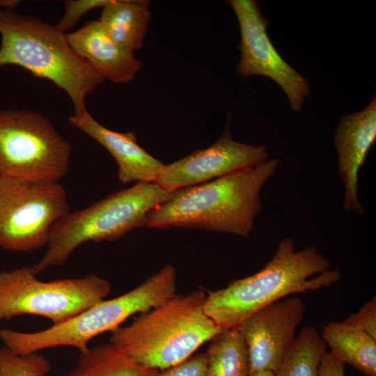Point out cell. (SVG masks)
Wrapping results in <instances>:
<instances>
[{
    "instance_id": "cell-10",
    "label": "cell",
    "mask_w": 376,
    "mask_h": 376,
    "mask_svg": "<svg viewBox=\"0 0 376 376\" xmlns=\"http://www.w3.org/2000/svg\"><path fill=\"white\" fill-rule=\"evenodd\" d=\"M239 23L241 40L238 74L244 77L262 75L276 82L286 94L295 111L302 108L310 91L306 79L280 56L267 34L269 21L262 13L259 1L230 0Z\"/></svg>"
},
{
    "instance_id": "cell-7",
    "label": "cell",
    "mask_w": 376,
    "mask_h": 376,
    "mask_svg": "<svg viewBox=\"0 0 376 376\" xmlns=\"http://www.w3.org/2000/svg\"><path fill=\"white\" fill-rule=\"evenodd\" d=\"M33 267L0 272V319L24 315L63 323L104 299L111 283L95 274L51 281L39 280Z\"/></svg>"
},
{
    "instance_id": "cell-20",
    "label": "cell",
    "mask_w": 376,
    "mask_h": 376,
    "mask_svg": "<svg viewBox=\"0 0 376 376\" xmlns=\"http://www.w3.org/2000/svg\"><path fill=\"white\" fill-rule=\"evenodd\" d=\"M326 344L313 327H304L285 354L274 376H319Z\"/></svg>"
},
{
    "instance_id": "cell-1",
    "label": "cell",
    "mask_w": 376,
    "mask_h": 376,
    "mask_svg": "<svg viewBox=\"0 0 376 376\" xmlns=\"http://www.w3.org/2000/svg\"><path fill=\"white\" fill-rule=\"evenodd\" d=\"M280 159H267L200 185L174 191L147 216L155 229L201 228L247 237L260 212V191L276 172Z\"/></svg>"
},
{
    "instance_id": "cell-15",
    "label": "cell",
    "mask_w": 376,
    "mask_h": 376,
    "mask_svg": "<svg viewBox=\"0 0 376 376\" xmlns=\"http://www.w3.org/2000/svg\"><path fill=\"white\" fill-rule=\"evenodd\" d=\"M65 36L72 49L104 80L115 84L128 83L141 68V61L134 53L116 43L98 19L89 21Z\"/></svg>"
},
{
    "instance_id": "cell-6",
    "label": "cell",
    "mask_w": 376,
    "mask_h": 376,
    "mask_svg": "<svg viewBox=\"0 0 376 376\" xmlns=\"http://www.w3.org/2000/svg\"><path fill=\"white\" fill-rule=\"evenodd\" d=\"M174 191L155 182H139L87 207L69 212L52 227L47 249L33 269L38 274L61 265L85 242L116 240L146 226L148 214Z\"/></svg>"
},
{
    "instance_id": "cell-12",
    "label": "cell",
    "mask_w": 376,
    "mask_h": 376,
    "mask_svg": "<svg viewBox=\"0 0 376 376\" xmlns=\"http://www.w3.org/2000/svg\"><path fill=\"white\" fill-rule=\"evenodd\" d=\"M305 310L298 297L282 299L260 308L236 327L246 346L250 373L275 374L297 336Z\"/></svg>"
},
{
    "instance_id": "cell-22",
    "label": "cell",
    "mask_w": 376,
    "mask_h": 376,
    "mask_svg": "<svg viewBox=\"0 0 376 376\" xmlns=\"http://www.w3.org/2000/svg\"><path fill=\"white\" fill-rule=\"evenodd\" d=\"M112 0H68L64 1L65 13L56 28L66 33L71 30L88 12L104 8Z\"/></svg>"
},
{
    "instance_id": "cell-5",
    "label": "cell",
    "mask_w": 376,
    "mask_h": 376,
    "mask_svg": "<svg viewBox=\"0 0 376 376\" xmlns=\"http://www.w3.org/2000/svg\"><path fill=\"white\" fill-rule=\"evenodd\" d=\"M176 269L167 265L139 285L116 297L102 299L59 324L36 332L0 329L4 347L17 355L56 347H72L80 352L89 342L112 331L130 317L147 312L175 295Z\"/></svg>"
},
{
    "instance_id": "cell-2",
    "label": "cell",
    "mask_w": 376,
    "mask_h": 376,
    "mask_svg": "<svg viewBox=\"0 0 376 376\" xmlns=\"http://www.w3.org/2000/svg\"><path fill=\"white\" fill-rule=\"evenodd\" d=\"M290 237L279 243L273 258L259 272L206 292L205 314L223 330L236 328L260 308L294 293L316 290L337 283L338 269L315 246L296 251Z\"/></svg>"
},
{
    "instance_id": "cell-27",
    "label": "cell",
    "mask_w": 376,
    "mask_h": 376,
    "mask_svg": "<svg viewBox=\"0 0 376 376\" xmlns=\"http://www.w3.org/2000/svg\"><path fill=\"white\" fill-rule=\"evenodd\" d=\"M249 376H274V374L270 371H258L250 373Z\"/></svg>"
},
{
    "instance_id": "cell-14",
    "label": "cell",
    "mask_w": 376,
    "mask_h": 376,
    "mask_svg": "<svg viewBox=\"0 0 376 376\" xmlns=\"http://www.w3.org/2000/svg\"><path fill=\"white\" fill-rule=\"evenodd\" d=\"M69 122L102 146L118 165V178L123 184L155 182L164 164L139 145L132 132H118L99 123L88 111L73 114Z\"/></svg>"
},
{
    "instance_id": "cell-19",
    "label": "cell",
    "mask_w": 376,
    "mask_h": 376,
    "mask_svg": "<svg viewBox=\"0 0 376 376\" xmlns=\"http://www.w3.org/2000/svg\"><path fill=\"white\" fill-rule=\"evenodd\" d=\"M210 341L205 352L208 376H249L247 349L237 328L224 329Z\"/></svg>"
},
{
    "instance_id": "cell-11",
    "label": "cell",
    "mask_w": 376,
    "mask_h": 376,
    "mask_svg": "<svg viewBox=\"0 0 376 376\" xmlns=\"http://www.w3.org/2000/svg\"><path fill=\"white\" fill-rule=\"evenodd\" d=\"M267 159L266 146L235 141L227 127L210 146L164 164L155 183L166 191H174L209 182Z\"/></svg>"
},
{
    "instance_id": "cell-26",
    "label": "cell",
    "mask_w": 376,
    "mask_h": 376,
    "mask_svg": "<svg viewBox=\"0 0 376 376\" xmlns=\"http://www.w3.org/2000/svg\"><path fill=\"white\" fill-rule=\"evenodd\" d=\"M20 3L18 0H0V8L13 11Z\"/></svg>"
},
{
    "instance_id": "cell-16",
    "label": "cell",
    "mask_w": 376,
    "mask_h": 376,
    "mask_svg": "<svg viewBox=\"0 0 376 376\" xmlns=\"http://www.w3.org/2000/svg\"><path fill=\"white\" fill-rule=\"evenodd\" d=\"M148 5L147 1L112 0L102 8L98 21L116 43L134 53L143 45L150 19Z\"/></svg>"
},
{
    "instance_id": "cell-3",
    "label": "cell",
    "mask_w": 376,
    "mask_h": 376,
    "mask_svg": "<svg viewBox=\"0 0 376 376\" xmlns=\"http://www.w3.org/2000/svg\"><path fill=\"white\" fill-rule=\"evenodd\" d=\"M205 297L203 290L175 294L113 330L109 343L145 368L159 370L180 363L223 330L204 312Z\"/></svg>"
},
{
    "instance_id": "cell-4",
    "label": "cell",
    "mask_w": 376,
    "mask_h": 376,
    "mask_svg": "<svg viewBox=\"0 0 376 376\" xmlns=\"http://www.w3.org/2000/svg\"><path fill=\"white\" fill-rule=\"evenodd\" d=\"M0 67L20 66L67 93L74 114L87 111L86 97L104 81L71 47L65 33L33 15L0 8Z\"/></svg>"
},
{
    "instance_id": "cell-25",
    "label": "cell",
    "mask_w": 376,
    "mask_h": 376,
    "mask_svg": "<svg viewBox=\"0 0 376 376\" xmlns=\"http://www.w3.org/2000/svg\"><path fill=\"white\" fill-rule=\"evenodd\" d=\"M345 366L343 362L325 351L320 361L319 376H345Z\"/></svg>"
},
{
    "instance_id": "cell-8",
    "label": "cell",
    "mask_w": 376,
    "mask_h": 376,
    "mask_svg": "<svg viewBox=\"0 0 376 376\" xmlns=\"http://www.w3.org/2000/svg\"><path fill=\"white\" fill-rule=\"evenodd\" d=\"M72 146L43 115L0 110V175L58 182L68 170Z\"/></svg>"
},
{
    "instance_id": "cell-21",
    "label": "cell",
    "mask_w": 376,
    "mask_h": 376,
    "mask_svg": "<svg viewBox=\"0 0 376 376\" xmlns=\"http://www.w3.org/2000/svg\"><path fill=\"white\" fill-rule=\"evenodd\" d=\"M50 370V363L37 352L17 355L0 348V371L4 376H45Z\"/></svg>"
},
{
    "instance_id": "cell-13",
    "label": "cell",
    "mask_w": 376,
    "mask_h": 376,
    "mask_svg": "<svg viewBox=\"0 0 376 376\" xmlns=\"http://www.w3.org/2000/svg\"><path fill=\"white\" fill-rule=\"evenodd\" d=\"M376 139V98L363 110L343 116L334 135L338 152V171L344 185L343 210L363 215L358 198L360 168Z\"/></svg>"
},
{
    "instance_id": "cell-28",
    "label": "cell",
    "mask_w": 376,
    "mask_h": 376,
    "mask_svg": "<svg viewBox=\"0 0 376 376\" xmlns=\"http://www.w3.org/2000/svg\"><path fill=\"white\" fill-rule=\"evenodd\" d=\"M0 376H4L0 371Z\"/></svg>"
},
{
    "instance_id": "cell-24",
    "label": "cell",
    "mask_w": 376,
    "mask_h": 376,
    "mask_svg": "<svg viewBox=\"0 0 376 376\" xmlns=\"http://www.w3.org/2000/svg\"><path fill=\"white\" fill-rule=\"evenodd\" d=\"M376 338V298L367 301L357 313L343 320Z\"/></svg>"
},
{
    "instance_id": "cell-18",
    "label": "cell",
    "mask_w": 376,
    "mask_h": 376,
    "mask_svg": "<svg viewBox=\"0 0 376 376\" xmlns=\"http://www.w3.org/2000/svg\"><path fill=\"white\" fill-rule=\"evenodd\" d=\"M157 370L141 366L108 343L80 352L66 376H155Z\"/></svg>"
},
{
    "instance_id": "cell-17",
    "label": "cell",
    "mask_w": 376,
    "mask_h": 376,
    "mask_svg": "<svg viewBox=\"0 0 376 376\" xmlns=\"http://www.w3.org/2000/svg\"><path fill=\"white\" fill-rule=\"evenodd\" d=\"M321 336L331 353L366 376H376V338L345 322H328Z\"/></svg>"
},
{
    "instance_id": "cell-23",
    "label": "cell",
    "mask_w": 376,
    "mask_h": 376,
    "mask_svg": "<svg viewBox=\"0 0 376 376\" xmlns=\"http://www.w3.org/2000/svg\"><path fill=\"white\" fill-rule=\"evenodd\" d=\"M155 376H208L207 355H191L169 368L157 370Z\"/></svg>"
},
{
    "instance_id": "cell-9",
    "label": "cell",
    "mask_w": 376,
    "mask_h": 376,
    "mask_svg": "<svg viewBox=\"0 0 376 376\" xmlns=\"http://www.w3.org/2000/svg\"><path fill=\"white\" fill-rule=\"evenodd\" d=\"M70 212L58 182L21 180L0 175V246L30 251L47 245L54 225Z\"/></svg>"
}]
</instances>
